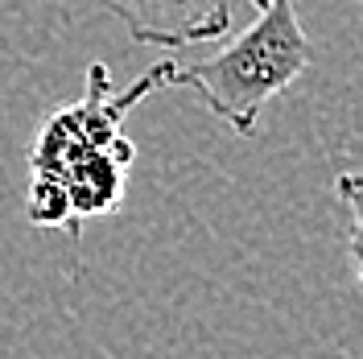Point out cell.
Returning a JSON list of instances; mask_svg holds the SVG:
<instances>
[{
  "label": "cell",
  "mask_w": 363,
  "mask_h": 359,
  "mask_svg": "<svg viewBox=\"0 0 363 359\" xmlns=\"http://www.w3.org/2000/svg\"><path fill=\"white\" fill-rule=\"evenodd\" d=\"M161 70H165V62L149 67L133 87L116 95L108 67L95 62L87 70L83 99L70 108H58L42 124L38 140L29 145V178H50L62 186V178L83 161H95L104 153H136V145L120 133V124L149 91L161 87Z\"/></svg>",
  "instance_id": "7a4b0ae2"
},
{
  "label": "cell",
  "mask_w": 363,
  "mask_h": 359,
  "mask_svg": "<svg viewBox=\"0 0 363 359\" xmlns=\"http://www.w3.org/2000/svg\"><path fill=\"white\" fill-rule=\"evenodd\" d=\"M310 67V38L297 21V0H264L256 21L219 54L190 67L165 62L161 87L199 91L203 108L231 133L256 136L264 104L297 83Z\"/></svg>",
  "instance_id": "6da1fadb"
},
{
  "label": "cell",
  "mask_w": 363,
  "mask_h": 359,
  "mask_svg": "<svg viewBox=\"0 0 363 359\" xmlns=\"http://www.w3.org/2000/svg\"><path fill=\"white\" fill-rule=\"evenodd\" d=\"M335 190L347 211V256H351V269H359V178L351 170H342L335 178Z\"/></svg>",
  "instance_id": "277c9868"
},
{
  "label": "cell",
  "mask_w": 363,
  "mask_h": 359,
  "mask_svg": "<svg viewBox=\"0 0 363 359\" xmlns=\"http://www.w3.org/2000/svg\"><path fill=\"white\" fill-rule=\"evenodd\" d=\"M231 4L235 0H99V9L112 13L136 45H165V50L215 42L231 25ZM248 4L260 9L264 0Z\"/></svg>",
  "instance_id": "3957f363"
}]
</instances>
